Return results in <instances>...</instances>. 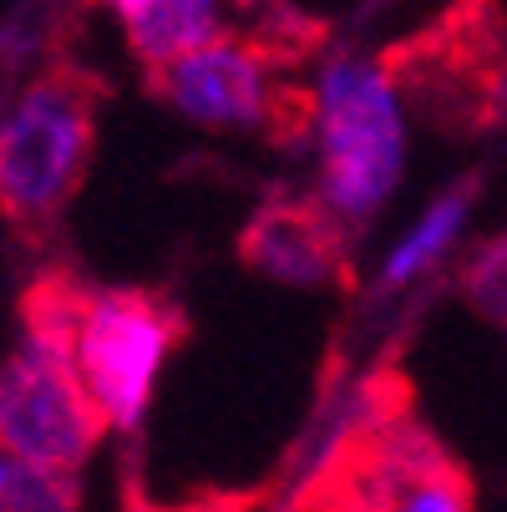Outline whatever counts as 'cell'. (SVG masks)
<instances>
[{"label":"cell","instance_id":"13","mask_svg":"<svg viewBox=\"0 0 507 512\" xmlns=\"http://www.w3.org/2000/svg\"><path fill=\"white\" fill-rule=\"evenodd\" d=\"M239 11H264V6H279V0H234Z\"/></svg>","mask_w":507,"mask_h":512},{"label":"cell","instance_id":"5","mask_svg":"<svg viewBox=\"0 0 507 512\" xmlns=\"http://www.w3.org/2000/svg\"><path fill=\"white\" fill-rule=\"evenodd\" d=\"M107 431V411L92 401L66 355L26 340L16 355L0 360V457L82 472Z\"/></svg>","mask_w":507,"mask_h":512},{"label":"cell","instance_id":"9","mask_svg":"<svg viewBox=\"0 0 507 512\" xmlns=\"http://www.w3.org/2000/svg\"><path fill=\"white\" fill-rule=\"evenodd\" d=\"M472 183H462L457 193H447V198H437L426 213H421V224L391 249V259H386V269H381V289H401V284H411L416 274H426L431 264H437L447 249H452V239L462 234V224H467V213H472Z\"/></svg>","mask_w":507,"mask_h":512},{"label":"cell","instance_id":"7","mask_svg":"<svg viewBox=\"0 0 507 512\" xmlns=\"http://www.w3.org/2000/svg\"><path fill=\"white\" fill-rule=\"evenodd\" d=\"M97 6L117 16L127 51L132 61H142V71L163 66L224 31L219 0H97Z\"/></svg>","mask_w":507,"mask_h":512},{"label":"cell","instance_id":"4","mask_svg":"<svg viewBox=\"0 0 507 512\" xmlns=\"http://www.w3.org/2000/svg\"><path fill=\"white\" fill-rule=\"evenodd\" d=\"M183 340L188 320L163 289H97L71 340V365L112 426H137L153 401L163 360Z\"/></svg>","mask_w":507,"mask_h":512},{"label":"cell","instance_id":"2","mask_svg":"<svg viewBox=\"0 0 507 512\" xmlns=\"http://www.w3.org/2000/svg\"><path fill=\"white\" fill-rule=\"evenodd\" d=\"M112 87L92 66L51 61L0 117V218L36 239L82 193Z\"/></svg>","mask_w":507,"mask_h":512},{"label":"cell","instance_id":"10","mask_svg":"<svg viewBox=\"0 0 507 512\" xmlns=\"http://www.w3.org/2000/svg\"><path fill=\"white\" fill-rule=\"evenodd\" d=\"M0 512H77V472L0 457Z\"/></svg>","mask_w":507,"mask_h":512},{"label":"cell","instance_id":"8","mask_svg":"<svg viewBox=\"0 0 507 512\" xmlns=\"http://www.w3.org/2000/svg\"><path fill=\"white\" fill-rule=\"evenodd\" d=\"M92 295H97V284H87L77 269H61V264L36 269L21 289V330H26V340L71 360V340H77V325H82Z\"/></svg>","mask_w":507,"mask_h":512},{"label":"cell","instance_id":"3","mask_svg":"<svg viewBox=\"0 0 507 512\" xmlns=\"http://www.w3.org/2000/svg\"><path fill=\"white\" fill-rule=\"evenodd\" d=\"M320 203L340 224H366L386 208L406 163L401 87L386 61H330L315 87Z\"/></svg>","mask_w":507,"mask_h":512},{"label":"cell","instance_id":"1","mask_svg":"<svg viewBox=\"0 0 507 512\" xmlns=\"http://www.w3.org/2000/svg\"><path fill=\"white\" fill-rule=\"evenodd\" d=\"M386 386H366L360 411L335 431L284 512H477L467 467L406 411L401 381Z\"/></svg>","mask_w":507,"mask_h":512},{"label":"cell","instance_id":"11","mask_svg":"<svg viewBox=\"0 0 507 512\" xmlns=\"http://www.w3.org/2000/svg\"><path fill=\"white\" fill-rule=\"evenodd\" d=\"M274 497V487H208V492H193L183 502H153L142 492L137 477H127L122 487V512H264Z\"/></svg>","mask_w":507,"mask_h":512},{"label":"cell","instance_id":"6","mask_svg":"<svg viewBox=\"0 0 507 512\" xmlns=\"http://www.w3.org/2000/svg\"><path fill=\"white\" fill-rule=\"evenodd\" d=\"M244 269L300 284V289H350V254H345V224L320 198L269 193L239 234Z\"/></svg>","mask_w":507,"mask_h":512},{"label":"cell","instance_id":"12","mask_svg":"<svg viewBox=\"0 0 507 512\" xmlns=\"http://www.w3.org/2000/svg\"><path fill=\"white\" fill-rule=\"evenodd\" d=\"M462 289H467V300H472L477 315L507 320V234L492 239L487 249H477V259L467 264Z\"/></svg>","mask_w":507,"mask_h":512}]
</instances>
